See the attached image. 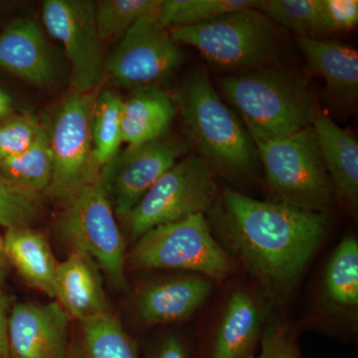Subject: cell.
Returning a JSON list of instances; mask_svg holds the SVG:
<instances>
[{
	"instance_id": "5",
	"label": "cell",
	"mask_w": 358,
	"mask_h": 358,
	"mask_svg": "<svg viewBox=\"0 0 358 358\" xmlns=\"http://www.w3.org/2000/svg\"><path fill=\"white\" fill-rule=\"evenodd\" d=\"M254 143L278 202L326 213L333 203L334 188L312 126L285 138Z\"/></svg>"
},
{
	"instance_id": "29",
	"label": "cell",
	"mask_w": 358,
	"mask_h": 358,
	"mask_svg": "<svg viewBox=\"0 0 358 358\" xmlns=\"http://www.w3.org/2000/svg\"><path fill=\"white\" fill-rule=\"evenodd\" d=\"M39 209L38 194L21 189L0 174V226L29 227Z\"/></svg>"
},
{
	"instance_id": "4",
	"label": "cell",
	"mask_w": 358,
	"mask_h": 358,
	"mask_svg": "<svg viewBox=\"0 0 358 358\" xmlns=\"http://www.w3.org/2000/svg\"><path fill=\"white\" fill-rule=\"evenodd\" d=\"M169 32L176 43L194 47L209 64L222 70L270 67L281 48L275 23L257 8L239 9Z\"/></svg>"
},
{
	"instance_id": "13",
	"label": "cell",
	"mask_w": 358,
	"mask_h": 358,
	"mask_svg": "<svg viewBox=\"0 0 358 358\" xmlns=\"http://www.w3.org/2000/svg\"><path fill=\"white\" fill-rule=\"evenodd\" d=\"M71 319L57 301L15 306L8 317V358H69Z\"/></svg>"
},
{
	"instance_id": "18",
	"label": "cell",
	"mask_w": 358,
	"mask_h": 358,
	"mask_svg": "<svg viewBox=\"0 0 358 358\" xmlns=\"http://www.w3.org/2000/svg\"><path fill=\"white\" fill-rule=\"evenodd\" d=\"M308 67L326 83L327 95L339 107L353 108L358 98L357 49L338 40H315L299 37Z\"/></svg>"
},
{
	"instance_id": "9",
	"label": "cell",
	"mask_w": 358,
	"mask_h": 358,
	"mask_svg": "<svg viewBox=\"0 0 358 358\" xmlns=\"http://www.w3.org/2000/svg\"><path fill=\"white\" fill-rule=\"evenodd\" d=\"M59 227L74 251L91 257L117 288H127L126 241L99 178L68 202Z\"/></svg>"
},
{
	"instance_id": "23",
	"label": "cell",
	"mask_w": 358,
	"mask_h": 358,
	"mask_svg": "<svg viewBox=\"0 0 358 358\" xmlns=\"http://www.w3.org/2000/svg\"><path fill=\"white\" fill-rule=\"evenodd\" d=\"M53 173V160L48 131L42 128L31 145L0 164V174L26 192L40 194L47 192Z\"/></svg>"
},
{
	"instance_id": "10",
	"label": "cell",
	"mask_w": 358,
	"mask_h": 358,
	"mask_svg": "<svg viewBox=\"0 0 358 358\" xmlns=\"http://www.w3.org/2000/svg\"><path fill=\"white\" fill-rule=\"evenodd\" d=\"M157 7L129 28L108 59L105 72L119 86H157L182 63L185 55L178 44L155 20Z\"/></svg>"
},
{
	"instance_id": "33",
	"label": "cell",
	"mask_w": 358,
	"mask_h": 358,
	"mask_svg": "<svg viewBox=\"0 0 358 358\" xmlns=\"http://www.w3.org/2000/svg\"><path fill=\"white\" fill-rule=\"evenodd\" d=\"M148 358H196L192 345L178 334H169L160 339Z\"/></svg>"
},
{
	"instance_id": "30",
	"label": "cell",
	"mask_w": 358,
	"mask_h": 358,
	"mask_svg": "<svg viewBox=\"0 0 358 358\" xmlns=\"http://www.w3.org/2000/svg\"><path fill=\"white\" fill-rule=\"evenodd\" d=\"M42 128L31 114L10 115L0 121V164L27 150Z\"/></svg>"
},
{
	"instance_id": "11",
	"label": "cell",
	"mask_w": 358,
	"mask_h": 358,
	"mask_svg": "<svg viewBox=\"0 0 358 358\" xmlns=\"http://www.w3.org/2000/svg\"><path fill=\"white\" fill-rule=\"evenodd\" d=\"M42 18L47 32L64 47L71 64L73 91L98 88L105 65L95 3L87 0H46Z\"/></svg>"
},
{
	"instance_id": "6",
	"label": "cell",
	"mask_w": 358,
	"mask_h": 358,
	"mask_svg": "<svg viewBox=\"0 0 358 358\" xmlns=\"http://www.w3.org/2000/svg\"><path fill=\"white\" fill-rule=\"evenodd\" d=\"M129 261L136 268L182 270L222 280L234 265L229 253L216 241L204 214L157 226L136 240Z\"/></svg>"
},
{
	"instance_id": "34",
	"label": "cell",
	"mask_w": 358,
	"mask_h": 358,
	"mask_svg": "<svg viewBox=\"0 0 358 358\" xmlns=\"http://www.w3.org/2000/svg\"><path fill=\"white\" fill-rule=\"evenodd\" d=\"M8 313L6 299L0 289V358H8L7 350V329H8Z\"/></svg>"
},
{
	"instance_id": "27",
	"label": "cell",
	"mask_w": 358,
	"mask_h": 358,
	"mask_svg": "<svg viewBox=\"0 0 358 358\" xmlns=\"http://www.w3.org/2000/svg\"><path fill=\"white\" fill-rule=\"evenodd\" d=\"M274 23L303 38L322 40L329 34L320 0H260L258 8Z\"/></svg>"
},
{
	"instance_id": "12",
	"label": "cell",
	"mask_w": 358,
	"mask_h": 358,
	"mask_svg": "<svg viewBox=\"0 0 358 358\" xmlns=\"http://www.w3.org/2000/svg\"><path fill=\"white\" fill-rule=\"evenodd\" d=\"M185 152V143L164 138L120 150L99 174L101 187L115 215L124 220L141 197Z\"/></svg>"
},
{
	"instance_id": "7",
	"label": "cell",
	"mask_w": 358,
	"mask_h": 358,
	"mask_svg": "<svg viewBox=\"0 0 358 358\" xmlns=\"http://www.w3.org/2000/svg\"><path fill=\"white\" fill-rule=\"evenodd\" d=\"M218 190L210 166L199 155L179 159L141 197L124 220L138 240L157 226L210 210Z\"/></svg>"
},
{
	"instance_id": "35",
	"label": "cell",
	"mask_w": 358,
	"mask_h": 358,
	"mask_svg": "<svg viewBox=\"0 0 358 358\" xmlns=\"http://www.w3.org/2000/svg\"><path fill=\"white\" fill-rule=\"evenodd\" d=\"M13 110V98L4 90L0 88V121L10 117Z\"/></svg>"
},
{
	"instance_id": "25",
	"label": "cell",
	"mask_w": 358,
	"mask_h": 358,
	"mask_svg": "<svg viewBox=\"0 0 358 358\" xmlns=\"http://www.w3.org/2000/svg\"><path fill=\"white\" fill-rule=\"evenodd\" d=\"M260 0H160L155 20L169 30L200 24L224 14L245 8H258Z\"/></svg>"
},
{
	"instance_id": "8",
	"label": "cell",
	"mask_w": 358,
	"mask_h": 358,
	"mask_svg": "<svg viewBox=\"0 0 358 358\" xmlns=\"http://www.w3.org/2000/svg\"><path fill=\"white\" fill-rule=\"evenodd\" d=\"M99 94V88L85 93L73 91L61 103L48 131L53 173L46 192L66 204L100 174L91 131Z\"/></svg>"
},
{
	"instance_id": "20",
	"label": "cell",
	"mask_w": 358,
	"mask_h": 358,
	"mask_svg": "<svg viewBox=\"0 0 358 358\" xmlns=\"http://www.w3.org/2000/svg\"><path fill=\"white\" fill-rule=\"evenodd\" d=\"M312 127L334 189L352 208L358 203V141L324 113H317Z\"/></svg>"
},
{
	"instance_id": "19",
	"label": "cell",
	"mask_w": 358,
	"mask_h": 358,
	"mask_svg": "<svg viewBox=\"0 0 358 358\" xmlns=\"http://www.w3.org/2000/svg\"><path fill=\"white\" fill-rule=\"evenodd\" d=\"M176 112V103L159 87L136 89L122 100V143L136 148L162 140L173 126Z\"/></svg>"
},
{
	"instance_id": "36",
	"label": "cell",
	"mask_w": 358,
	"mask_h": 358,
	"mask_svg": "<svg viewBox=\"0 0 358 358\" xmlns=\"http://www.w3.org/2000/svg\"><path fill=\"white\" fill-rule=\"evenodd\" d=\"M6 256L4 253L3 238L0 236V274L3 270L4 265H6Z\"/></svg>"
},
{
	"instance_id": "37",
	"label": "cell",
	"mask_w": 358,
	"mask_h": 358,
	"mask_svg": "<svg viewBox=\"0 0 358 358\" xmlns=\"http://www.w3.org/2000/svg\"><path fill=\"white\" fill-rule=\"evenodd\" d=\"M69 358H76V357H75L74 352H70Z\"/></svg>"
},
{
	"instance_id": "3",
	"label": "cell",
	"mask_w": 358,
	"mask_h": 358,
	"mask_svg": "<svg viewBox=\"0 0 358 358\" xmlns=\"http://www.w3.org/2000/svg\"><path fill=\"white\" fill-rule=\"evenodd\" d=\"M221 89L253 141L298 133L312 126L317 114L305 85L272 66L224 78Z\"/></svg>"
},
{
	"instance_id": "28",
	"label": "cell",
	"mask_w": 358,
	"mask_h": 358,
	"mask_svg": "<svg viewBox=\"0 0 358 358\" xmlns=\"http://www.w3.org/2000/svg\"><path fill=\"white\" fill-rule=\"evenodd\" d=\"M160 0H102L95 4V18L103 43L121 40L143 16L154 11Z\"/></svg>"
},
{
	"instance_id": "1",
	"label": "cell",
	"mask_w": 358,
	"mask_h": 358,
	"mask_svg": "<svg viewBox=\"0 0 358 358\" xmlns=\"http://www.w3.org/2000/svg\"><path fill=\"white\" fill-rule=\"evenodd\" d=\"M209 212L228 248L275 288L296 282L329 227L326 213L251 199L230 187L217 195Z\"/></svg>"
},
{
	"instance_id": "31",
	"label": "cell",
	"mask_w": 358,
	"mask_h": 358,
	"mask_svg": "<svg viewBox=\"0 0 358 358\" xmlns=\"http://www.w3.org/2000/svg\"><path fill=\"white\" fill-rule=\"evenodd\" d=\"M247 358H301L296 336L282 324L266 327L261 338V350L258 355Z\"/></svg>"
},
{
	"instance_id": "32",
	"label": "cell",
	"mask_w": 358,
	"mask_h": 358,
	"mask_svg": "<svg viewBox=\"0 0 358 358\" xmlns=\"http://www.w3.org/2000/svg\"><path fill=\"white\" fill-rule=\"evenodd\" d=\"M327 31L348 32L358 23L357 0H320Z\"/></svg>"
},
{
	"instance_id": "2",
	"label": "cell",
	"mask_w": 358,
	"mask_h": 358,
	"mask_svg": "<svg viewBox=\"0 0 358 358\" xmlns=\"http://www.w3.org/2000/svg\"><path fill=\"white\" fill-rule=\"evenodd\" d=\"M188 136L201 159L226 176H245L253 171L258 152L248 131L221 100L204 69L192 73L178 92Z\"/></svg>"
},
{
	"instance_id": "15",
	"label": "cell",
	"mask_w": 358,
	"mask_h": 358,
	"mask_svg": "<svg viewBox=\"0 0 358 358\" xmlns=\"http://www.w3.org/2000/svg\"><path fill=\"white\" fill-rule=\"evenodd\" d=\"M100 271L91 257L79 251L58 264L55 298L71 317L82 322L109 313Z\"/></svg>"
},
{
	"instance_id": "26",
	"label": "cell",
	"mask_w": 358,
	"mask_h": 358,
	"mask_svg": "<svg viewBox=\"0 0 358 358\" xmlns=\"http://www.w3.org/2000/svg\"><path fill=\"white\" fill-rule=\"evenodd\" d=\"M122 100L117 94L103 91L99 94L92 115V141L94 157L102 169L120 152L122 143Z\"/></svg>"
},
{
	"instance_id": "16",
	"label": "cell",
	"mask_w": 358,
	"mask_h": 358,
	"mask_svg": "<svg viewBox=\"0 0 358 358\" xmlns=\"http://www.w3.org/2000/svg\"><path fill=\"white\" fill-rule=\"evenodd\" d=\"M263 312L245 291L231 294L204 358H247L255 355L263 334Z\"/></svg>"
},
{
	"instance_id": "21",
	"label": "cell",
	"mask_w": 358,
	"mask_h": 358,
	"mask_svg": "<svg viewBox=\"0 0 358 358\" xmlns=\"http://www.w3.org/2000/svg\"><path fill=\"white\" fill-rule=\"evenodd\" d=\"M7 260L28 284L55 298L57 265L50 246L40 233L30 227L7 229L3 237Z\"/></svg>"
},
{
	"instance_id": "14",
	"label": "cell",
	"mask_w": 358,
	"mask_h": 358,
	"mask_svg": "<svg viewBox=\"0 0 358 358\" xmlns=\"http://www.w3.org/2000/svg\"><path fill=\"white\" fill-rule=\"evenodd\" d=\"M212 288L211 280L200 275L154 282L138 296V317L147 324L187 320L206 301Z\"/></svg>"
},
{
	"instance_id": "17",
	"label": "cell",
	"mask_w": 358,
	"mask_h": 358,
	"mask_svg": "<svg viewBox=\"0 0 358 358\" xmlns=\"http://www.w3.org/2000/svg\"><path fill=\"white\" fill-rule=\"evenodd\" d=\"M0 67L39 86L53 81V57L36 22L15 20L0 33Z\"/></svg>"
},
{
	"instance_id": "22",
	"label": "cell",
	"mask_w": 358,
	"mask_h": 358,
	"mask_svg": "<svg viewBox=\"0 0 358 358\" xmlns=\"http://www.w3.org/2000/svg\"><path fill=\"white\" fill-rule=\"evenodd\" d=\"M76 358H140L138 348L119 320L110 313L82 320Z\"/></svg>"
},
{
	"instance_id": "24",
	"label": "cell",
	"mask_w": 358,
	"mask_h": 358,
	"mask_svg": "<svg viewBox=\"0 0 358 358\" xmlns=\"http://www.w3.org/2000/svg\"><path fill=\"white\" fill-rule=\"evenodd\" d=\"M324 292L334 307L353 310L358 306V243L345 237L334 249L324 275Z\"/></svg>"
}]
</instances>
